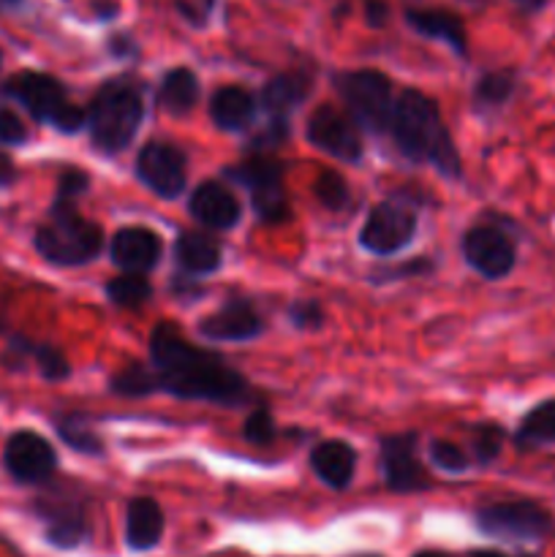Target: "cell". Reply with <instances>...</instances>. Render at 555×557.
Listing matches in <instances>:
<instances>
[{"mask_svg": "<svg viewBox=\"0 0 555 557\" xmlns=\"http://www.w3.org/2000/svg\"><path fill=\"white\" fill-rule=\"evenodd\" d=\"M256 114V98L243 87H221L210 98V117L221 131L248 128Z\"/></svg>", "mask_w": 555, "mask_h": 557, "instance_id": "cell-19", "label": "cell"}, {"mask_svg": "<svg viewBox=\"0 0 555 557\" xmlns=\"http://www.w3.org/2000/svg\"><path fill=\"white\" fill-rule=\"evenodd\" d=\"M517 76L515 71H490L473 87V107L482 112V109H498L515 96Z\"/></svg>", "mask_w": 555, "mask_h": 557, "instance_id": "cell-26", "label": "cell"}, {"mask_svg": "<svg viewBox=\"0 0 555 557\" xmlns=\"http://www.w3.org/2000/svg\"><path fill=\"white\" fill-rule=\"evenodd\" d=\"M163 536V511L152 498H134L125 511V544L136 553L152 549Z\"/></svg>", "mask_w": 555, "mask_h": 557, "instance_id": "cell-17", "label": "cell"}, {"mask_svg": "<svg viewBox=\"0 0 555 557\" xmlns=\"http://www.w3.org/2000/svg\"><path fill=\"white\" fill-rule=\"evenodd\" d=\"M477 525L484 536L504 542H539L550 531V515L533 500H504L479 509Z\"/></svg>", "mask_w": 555, "mask_h": 557, "instance_id": "cell-7", "label": "cell"}, {"mask_svg": "<svg viewBox=\"0 0 555 557\" xmlns=\"http://www.w3.org/2000/svg\"><path fill=\"white\" fill-rule=\"evenodd\" d=\"M504 428L501 424H477L471 433V449L473 460L479 466H490L495 457L501 455V446H504Z\"/></svg>", "mask_w": 555, "mask_h": 557, "instance_id": "cell-32", "label": "cell"}, {"mask_svg": "<svg viewBox=\"0 0 555 557\" xmlns=\"http://www.w3.org/2000/svg\"><path fill=\"white\" fill-rule=\"evenodd\" d=\"M310 466H313L316 476L332 490H343L351 484L354 468H357V455L343 441H321L313 451H310Z\"/></svg>", "mask_w": 555, "mask_h": 557, "instance_id": "cell-18", "label": "cell"}, {"mask_svg": "<svg viewBox=\"0 0 555 557\" xmlns=\"http://www.w3.org/2000/svg\"><path fill=\"white\" fill-rule=\"evenodd\" d=\"M250 201H254L256 215L264 223H281L288 218V196L283 190V177L267 180V183L250 188Z\"/></svg>", "mask_w": 555, "mask_h": 557, "instance_id": "cell-27", "label": "cell"}, {"mask_svg": "<svg viewBox=\"0 0 555 557\" xmlns=\"http://www.w3.org/2000/svg\"><path fill=\"white\" fill-rule=\"evenodd\" d=\"M49 528H47V539L60 549H71L76 544L85 542L87 536V522L82 509L71 506V509H54L47 515Z\"/></svg>", "mask_w": 555, "mask_h": 557, "instance_id": "cell-25", "label": "cell"}, {"mask_svg": "<svg viewBox=\"0 0 555 557\" xmlns=\"http://www.w3.org/2000/svg\"><path fill=\"white\" fill-rule=\"evenodd\" d=\"M308 139L319 150L330 152L337 161L354 163L362 158V139L351 117L335 107H319L308 120Z\"/></svg>", "mask_w": 555, "mask_h": 557, "instance_id": "cell-11", "label": "cell"}, {"mask_svg": "<svg viewBox=\"0 0 555 557\" xmlns=\"http://www.w3.org/2000/svg\"><path fill=\"white\" fill-rule=\"evenodd\" d=\"M337 92L346 101L348 112L354 114L362 128L381 134V131L390 128L392 120V82L390 76H384L381 71L362 69V71H348L335 79Z\"/></svg>", "mask_w": 555, "mask_h": 557, "instance_id": "cell-6", "label": "cell"}, {"mask_svg": "<svg viewBox=\"0 0 555 557\" xmlns=\"http://www.w3.org/2000/svg\"><path fill=\"white\" fill-rule=\"evenodd\" d=\"M462 256L479 275L490 281L509 275L517 261L515 243L495 226H473L462 239Z\"/></svg>", "mask_w": 555, "mask_h": 557, "instance_id": "cell-12", "label": "cell"}, {"mask_svg": "<svg viewBox=\"0 0 555 557\" xmlns=\"http://www.w3.org/2000/svg\"><path fill=\"white\" fill-rule=\"evenodd\" d=\"M58 433L71 449L85 451V455H101L103 444L96 433L90 430V424L79 417V413H69V417L58 419Z\"/></svg>", "mask_w": 555, "mask_h": 557, "instance_id": "cell-31", "label": "cell"}, {"mask_svg": "<svg viewBox=\"0 0 555 557\" xmlns=\"http://www.w3.org/2000/svg\"><path fill=\"white\" fill-rule=\"evenodd\" d=\"M161 237L150 228H120L112 239V261L123 272H150L161 261Z\"/></svg>", "mask_w": 555, "mask_h": 557, "instance_id": "cell-15", "label": "cell"}, {"mask_svg": "<svg viewBox=\"0 0 555 557\" xmlns=\"http://www.w3.org/2000/svg\"><path fill=\"white\" fill-rule=\"evenodd\" d=\"M185 152L180 147L166 145V141H150L139 150L136 158V174L141 183L161 199H177L185 190Z\"/></svg>", "mask_w": 555, "mask_h": 557, "instance_id": "cell-9", "label": "cell"}, {"mask_svg": "<svg viewBox=\"0 0 555 557\" xmlns=\"http://www.w3.org/2000/svg\"><path fill=\"white\" fill-rule=\"evenodd\" d=\"M158 389H161L158 370L147 368V364H128V368H123L112 379V392H118V395H125V397H145Z\"/></svg>", "mask_w": 555, "mask_h": 557, "instance_id": "cell-29", "label": "cell"}, {"mask_svg": "<svg viewBox=\"0 0 555 557\" xmlns=\"http://www.w3.org/2000/svg\"><path fill=\"white\" fill-rule=\"evenodd\" d=\"M174 256L177 264L183 267L188 275H207L221 267V245L201 232H183L174 243Z\"/></svg>", "mask_w": 555, "mask_h": 557, "instance_id": "cell-22", "label": "cell"}, {"mask_svg": "<svg viewBox=\"0 0 555 557\" xmlns=\"http://www.w3.org/2000/svg\"><path fill=\"white\" fill-rule=\"evenodd\" d=\"M381 473L392 493H419L430 487L428 473L417 460V435L400 433L381 441Z\"/></svg>", "mask_w": 555, "mask_h": 557, "instance_id": "cell-10", "label": "cell"}, {"mask_svg": "<svg viewBox=\"0 0 555 557\" xmlns=\"http://www.w3.org/2000/svg\"><path fill=\"white\" fill-rule=\"evenodd\" d=\"M515 3L520 5L522 11H539L544 3H547V0H515Z\"/></svg>", "mask_w": 555, "mask_h": 557, "instance_id": "cell-43", "label": "cell"}, {"mask_svg": "<svg viewBox=\"0 0 555 557\" xmlns=\"http://www.w3.org/2000/svg\"><path fill=\"white\" fill-rule=\"evenodd\" d=\"M5 468L22 484L47 482L58 468L54 449L30 430H20L5 444Z\"/></svg>", "mask_w": 555, "mask_h": 557, "instance_id": "cell-13", "label": "cell"}, {"mask_svg": "<svg viewBox=\"0 0 555 557\" xmlns=\"http://www.w3.org/2000/svg\"><path fill=\"white\" fill-rule=\"evenodd\" d=\"M107 294L118 308H141L152 297V286L145 272H123L107 283Z\"/></svg>", "mask_w": 555, "mask_h": 557, "instance_id": "cell-28", "label": "cell"}, {"mask_svg": "<svg viewBox=\"0 0 555 557\" xmlns=\"http://www.w3.org/2000/svg\"><path fill=\"white\" fill-rule=\"evenodd\" d=\"M103 248V232L98 223L85 221L74 205L54 201L52 215L36 232V250L58 267H79L96 259Z\"/></svg>", "mask_w": 555, "mask_h": 557, "instance_id": "cell-4", "label": "cell"}, {"mask_svg": "<svg viewBox=\"0 0 555 557\" xmlns=\"http://www.w3.org/2000/svg\"><path fill=\"white\" fill-rule=\"evenodd\" d=\"M408 25L422 36L435 38V41L449 44L455 52H466V27L455 14L441 9H408L406 11Z\"/></svg>", "mask_w": 555, "mask_h": 557, "instance_id": "cell-20", "label": "cell"}, {"mask_svg": "<svg viewBox=\"0 0 555 557\" xmlns=\"http://www.w3.org/2000/svg\"><path fill=\"white\" fill-rule=\"evenodd\" d=\"M87 185H90V177H87L85 172H79V169H65V172L60 174L58 199H54V201H65V205H74V201L79 199L82 194H85Z\"/></svg>", "mask_w": 555, "mask_h": 557, "instance_id": "cell-38", "label": "cell"}, {"mask_svg": "<svg viewBox=\"0 0 555 557\" xmlns=\"http://www.w3.org/2000/svg\"><path fill=\"white\" fill-rule=\"evenodd\" d=\"M158 101L174 117H183L199 101V79H196L194 71L188 69H172L161 82V90H158Z\"/></svg>", "mask_w": 555, "mask_h": 557, "instance_id": "cell-23", "label": "cell"}, {"mask_svg": "<svg viewBox=\"0 0 555 557\" xmlns=\"http://www.w3.org/2000/svg\"><path fill=\"white\" fill-rule=\"evenodd\" d=\"M430 460L435 468L446 473H462L468 468V455L452 441H433L430 444Z\"/></svg>", "mask_w": 555, "mask_h": 557, "instance_id": "cell-34", "label": "cell"}, {"mask_svg": "<svg viewBox=\"0 0 555 557\" xmlns=\"http://www.w3.org/2000/svg\"><path fill=\"white\" fill-rule=\"evenodd\" d=\"M390 131L397 147L411 161H430L444 177L460 174V158H457L452 136L441 120L439 107L433 98L419 90H403L392 107Z\"/></svg>", "mask_w": 555, "mask_h": 557, "instance_id": "cell-2", "label": "cell"}, {"mask_svg": "<svg viewBox=\"0 0 555 557\" xmlns=\"http://www.w3.org/2000/svg\"><path fill=\"white\" fill-rule=\"evenodd\" d=\"M310 92V76L299 74V71H286V74L272 76L261 90V107L272 114V117H286L294 107L308 98Z\"/></svg>", "mask_w": 555, "mask_h": 557, "instance_id": "cell-21", "label": "cell"}, {"mask_svg": "<svg viewBox=\"0 0 555 557\" xmlns=\"http://www.w3.org/2000/svg\"><path fill=\"white\" fill-rule=\"evenodd\" d=\"M188 210L196 221L215 232H226L239 223V201L218 183L196 185L188 199Z\"/></svg>", "mask_w": 555, "mask_h": 557, "instance_id": "cell-16", "label": "cell"}, {"mask_svg": "<svg viewBox=\"0 0 555 557\" xmlns=\"http://www.w3.org/2000/svg\"><path fill=\"white\" fill-rule=\"evenodd\" d=\"M5 92L14 96L33 117L49 123L63 134H76V131H82V125H87V112L69 101L65 87L54 76L25 71L9 82Z\"/></svg>", "mask_w": 555, "mask_h": 557, "instance_id": "cell-5", "label": "cell"}, {"mask_svg": "<svg viewBox=\"0 0 555 557\" xmlns=\"http://www.w3.org/2000/svg\"><path fill=\"white\" fill-rule=\"evenodd\" d=\"M288 319H292L294 326L299 330H319L324 324V310H321L319 302L313 299H299L288 308Z\"/></svg>", "mask_w": 555, "mask_h": 557, "instance_id": "cell-37", "label": "cell"}, {"mask_svg": "<svg viewBox=\"0 0 555 557\" xmlns=\"http://www.w3.org/2000/svg\"><path fill=\"white\" fill-rule=\"evenodd\" d=\"M313 190H316V199H319L326 210H341V207L348 201L346 180H343L337 172H332V169H326V172L319 174Z\"/></svg>", "mask_w": 555, "mask_h": 557, "instance_id": "cell-33", "label": "cell"}, {"mask_svg": "<svg viewBox=\"0 0 555 557\" xmlns=\"http://www.w3.org/2000/svg\"><path fill=\"white\" fill-rule=\"evenodd\" d=\"M261 330H264V321L245 299H229L218 313L207 315L199 324V335L212 343L254 341L261 335Z\"/></svg>", "mask_w": 555, "mask_h": 557, "instance_id": "cell-14", "label": "cell"}, {"mask_svg": "<svg viewBox=\"0 0 555 557\" xmlns=\"http://www.w3.org/2000/svg\"><path fill=\"white\" fill-rule=\"evenodd\" d=\"M471 557H509V555H501V553H490V549H482V553H473Z\"/></svg>", "mask_w": 555, "mask_h": 557, "instance_id": "cell-44", "label": "cell"}, {"mask_svg": "<svg viewBox=\"0 0 555 557\" xmlns=\"http://www.w3.org/2000/svg\"><path fill=\"white\" fill-rule=\"evenodd\" d=\"M141 117H145V101L134 79L103 82L87 112L92 145L109 156L125 150L134 141Z\"/></svg>", "mask_w": 555, "mask_h": 557, "instance_id": "cell-3", "label": "cell"}, {"mask_svg": "<svg viewBox=\"0 0 555 557\" xmlns=\"http://www.w3.org/2000/svg\"><path fill=\"white\" fill-rule=\"evenodd\" d=\"M386 16H390L386 3H381V0H368V5H365V20H368L370 27H381L386 22Z\"/></svg>", "mask_w": 555, "mask_h": 557, "instance_id": "cell-40", "label": "cell"}, {"mask_svg": "<svg viewBox=\"0 0 555 557\" xmlns=\"http://www.w3.org/2000/svg\"><path fill=\"white\" fill-rule=\"evenodd\" d=\"M131 49V41L125 36H114V41H112V52H118V54H125Z\"/></svg>", "mask_w": 555, "mask_h": 557, "instance_id": "cell-42", "label": "cell"}, {"mask_svg": "<svg viewBox=\"0 0 555 557\" xmlns=\"http://www.w3.org/2000/svg\"><path fill=\"white\" fill-rule=\"evenodd\" d=\"M27 131L22 120L9 109H0V145H20L25 141Z\"/></svg>", "mask_w": 555, "mask_h": 557, "instance_id": "cell-39", "label": "cell"}, {"mask_svg": "<svg viewBox=\"0 0 555 557\" xmlns=\"http://www.w3.org/2000/svg\"><path fill=\"white\" fill-rule=\"evenodd\" d=\"M33 357H36L38 370H41L44 379H69V362H65L63 351H58V348L52 346H33Z\"/></svg>", "mask_w": 555, "mask_h": 557, "instance_id": "cell-35", "label": "cell"}, {"mask_svg": "<svg viewBox=\"0 0 555 557\" xmlns=\"http://www.w3.org/2000/svg\"><path fill=\"white\" fill-rule=\"evenodd\" d=\"M414 232H417V212L397 201H384V205L373 207V212L368 215L359 243L370 253L392 256L411 243Z\"/></svg>", "mask_w": 555, "mask_h": 557, "instance_id": "cell-8", "label": "cell"}, {"mask_svg": "<svg viewBox=\"0 0 555 557\" xmlns=\"http://www.w3.org/2000/svg\"><path fill=\"white\" fill-rule=\"evenodd\" d=\"M16 177V169H14V161H11L5 152H0V185L11 183V180Z\"/></svg>", "mask_w": 555, "mask_h": 557, "instance_id": "cell-41", "label": "cell"}, {"mask_svg": "<svg viewBox=\"0 0 555 557\" xmlns=\"http://www.w3.org/2000/svg\"><path fill=\"white\" fill-rule=\"evenodd\" d=\"M275 422H272L270 411H264V408H256V411L245 419V438H248L250 444L264 446L270 444V441H275Z\"/></svg>", "mask_w": 555, "mask_h": 557, "instance_id": "cell-36", "label": "cell"}, {"mask_svg": "<svg viewBox=\"0 0 555 557\" xmlns=\"http://www.w3.org/2000/svg\"><path fill=\"white\" fill-rule=\"evenodd\" d=\"M226 177L237 180L239 185H245V188L250 190L256 188V185L267 183V180L283 177V166L275 161V158L256 156V158H248V161L237 163V166H229Z\"/></svg>", "mask_w": 555, "mask_h": 557, "instance_id": "cell-30", "label": "cell"}, {"mask_svg": "<svg viewBox=\"0 0 555 557\" xmlns=\"http://www.w3.org/2000/svg\"><path fill=\"white\" fill-rule=\"evenodd\" d=\"M152 368L161 389L180 400H205L234 408L250 397V386L218 354L205 351L180 335L177 326L158 324L150 335Z\"/></svg>", "mask_w": 555, "mask_h": 557, "instance_id": "cell-1", "label": "cell"}, {"mask_svg": "<svg viewBox=\"0 0 555 557\" xmlns=\"http://www.w3.org/2000/svg\"><path fill=\"white\" fill-rule=\"evenodd\" d=\"M515 441L520 449H536V446L555 444V397L539 403V406H533L522 417Z\"/></svg>", "mask_w": 555, "mask_h": 557, "instance_id": "cell-24", "label": "cell"}, {"mask_svg": "<svg viewBox=\"0 0 555 557\" xmlns=\"http://www.w3.org/2000/svg\"><path fill=\"white\" fill-rule=\"evenodd\" d=\"M417 557H444V555H439V553H419Z\"/></svg>", "mask_w": 555, "mask_h": 557, "instance_id": "cell-45", "label": "cell"}]
</instances>
